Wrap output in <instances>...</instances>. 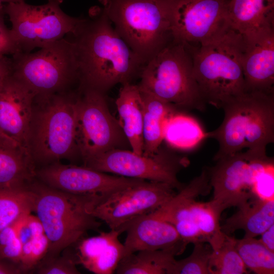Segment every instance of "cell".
Returning a JSON list of instances; mask_svg holds the SVG:
<instances>
[{
    "mask_svg": "<svg viewBox=\"0 0 274 274\" xmlns=\"http://www.w3.org/2000/svg\"><path fill=\"white\" fill-rule=\"evenodd\" d=\"M36 97L40 106L33 107L29 132L35 163L48 165L73 159L79 154L75 141L76 99L60 93Z\"/></svg>",
    "mask_w": 274,
    "mask_h": 274,
    "instance_id": "obj_8",
    "label": "cell"
},
{
    "mask_svg": "<svg viewBox=\"0 0 274 274\" xmlns=\"http://www.w3.org/2000/svg\"><path fill=\"white\" fill-rule=\"evenodd\" d=\"M4 5L0 4V55H13L20 50L4 21Z\"/></svg>",
    "mask_w": 274,
    "mask_h": 274,
    "instance_id": "obj_36",
    "label": "cell"
},
{
    "mask_svg": "<svg viewBox=\"0 0 274 274\" xmlns=\"http://www.w3.org/2000/svg\"><path fill=\"white\" fill-rule=\"evenodd\" d=\"M35 194L28 187L0 189V232L34 210Z\"/></svg>",
    "mask_w": 274,
    "mask_h": 274,
    "instance_id": "obj_28",
    "label": "cell"
},
{
    "mask_svg": "<svg viewBox=\"0 0 274 274\" xmlns=\"http://www.w3.org/2000/svg\"><path fill=\"white\" fill-rule=\"evenodd\" d=\"M104 93L85 88L83 94L76 99L75 141L84 163L107 151L130 146L109 111Z\"/></svg>",
    "mask_w": 274,
    "mask_h": 274,
    "instance_id": "obj_10",
    "label": "cell"
},
{
    "mask_svg": "<svg viewBox=\"0 0 274 274\" xmlns=\"http://www.w3.org/2000/svg\"><path fill=\"white\" fill-rule=\"evenodd\" d=\"M12 74L36 96L56 94L79 76L75 45L63 38L35 53L12 55Z\"/></svg>",
    "mask_w": 274,
    "mask_h": 274,
    "instance_id": "obj_9",
    "label": "cell"
},
{
    "mask_svg": "<svg viewBox=\"0 0 274 274\" xmlns=\"http://www.w3.org/2000/svg\"><path fill=\"white\" fill-rule=\"evenodd\" d=\"M47 3L32 6L24 2L4 6L5 14L12 23V36L20 52L28 53L74 34L83 19L74 18L63 12V0H47Z\"/></svg>",
    "mask_w": 274,
    "mask_h": 274,
    "instance_id": "obj_11",
    "label": "cell"
},
{
    "mask_svg": "<svg viewBox=\"0 0 274 274\" xmlns=\"http://www.w3.org/2000/svg\"><path fill=\"white\" fill-rule=\"evenodd\" d=\"M120 234L111 230L81 239L75 253L77 263L95 274L114 273L123 256L124 246L118 238Z\"/></svg>",
    "mask_w": 274,
    "mask_h": 274,
    "instance_id": "obj_19",
    "label": "cell"
},
{
    "mask_svg": "<svg viewBox=\"0 0 274 274\" xmlns=\"http://www.w3.org/2000/svg\"><path fill=\"white\" fill-rule=\"evenodd\" d=\"M175 189L166 183L146 181L104 197L92 214L121 233L135 220L168 201L177 194Z\"/></svg>",
    "mask_w": 274,
    "mask_h": 274,
    "instance_id": "obj_12",
    "label": "cell"
},
{
    "mask_svg": "<svg viewBox=\"0 0 274 274\" xmlns=\"http://www.w3.org/2000/svg\"><path fill=\"white\" fill-rule=\"evenodd\" d=\"M35 177L31 155L0 135V189L28 187Z\"/></svg>",
    "mask_w": 274,
    "mask_h": 274,
    "instance_id": "obj_20",
    "label": "cell"
},
{
    "mask_svg": "<svg viewBox=\"0 0 274 274\" xmlns=\"http://www.w3.org/2000/svg\"><path fill=\"white\" fill-rule=\"evenodd\" d=\"M125 231L123 257L142 250H171L180 255L187 246L175 227L153 212L135 220Z\"/></svg>",
    "mask_w": 274,
    "mask_h": 274,
    "instance_id": "obj_18",
    "label": "cell"
},
{
    "mask_svg": "<svg viewBox=\"0 0 274 274\" xmlns=\"http://www.w3.org/2000/svg\"><path fill=\"white\" fill-rule=\"evenodd\" d=\"M11 73V58L7 56L0 55V88Z\"/></svg>",
    "mask_w": 274,
    "mask_h": 274,
    "instance_id": "obj_37",
    "label": "cell"
},
{
    "mask_svg": "<svg viewBox=\"0 0 274 274\" xmlns=\"http://www.w3.org/2000/svg\"><path fill=\"white\" fill-rule=\"evenodd\" d=\"M30 187L35 194L33 211L49 241L44 258L58 256L83 238L88 231L100 226L92 211L102 196L70 193L41 182L33 181Z\"/></svg>",
    "mask_w": 274,
    "mask_h": 274,
    "instance_id": "obj_3",
    "label": "cell"
},
{
    "mask_svg": "<svg viewBox=\"0 0 274 274\" xmlns=\"http://www.w3.org/2000/svg\"><path fill=\"white\" fill-rule=\"evenodd\" d=\"M236 238L226 234L221 246L213 250L210 257V274L247 273V267L235 247Z\"/></svg>",
    "mask_w": 274,
    "mask_h": 274,
    "instance_id": "obj_30",
    "label": "cell"
},
{
    "mask_svg": "<svg viewBox=\"0 0 274 274\" xmlns=\"http://www.w3.org/2000/svg\"><path fill=\"white\" fill-rule=\"evenodd\" d=\"M230 27L241 35L274 26V0H227Z\"/></svg>",
    "mask_w": 274,
    "mask_h": 274,
    "instance_id": "obj_23",
    "label": "cell"
},
{
    "mask_svg": "<svg viewBox=\"0 0 274 274\" xmlns=\"http://www.w3.org/2000/svg\"><path fill=\"white\" fill-rule=\"evenodd\" d=\"M16 222L0 232V258L20 266L22 245L17 235Z\"/></svg>",
    "mask_w": 274,
    "mask_h": 274,
    "instance_id": "obj_34",
    "label": "cell"
},
{
    "mask_svg": "<svg viewBox=\"0 0 274 274\" xmlns=\"http://www.w3.org/2000/svg\"><path fill=\"white\" fill-rule=\"evenodd\" d=\"M40 182L52 188L75 194L106 197L146 180L110 175L85 166L54 162L36 170Z\"/></svg>",
    "mask_w": 274,
    "mask_h": 274,
    "instance_id": "obj_15",
    "label": "cell"
},
{
    "mask_svg": "<svg viewBox=\"0 0 274 274\" xmlns=\"http://www.w3.org/2000/svg\"><path fill=\"white\" fill-rule=\"evenodd\" d=\"M273 159L266 151L247 150L217 161L209 168L211 202L221 214L251 198L262 197L273 185Z\"/></svg>",
    "mask_w": 274,
    "mask_h": 274,
    "instance_id": "obj_7",
    "label": "cell"
},
{
    "mask_svg": "<svg viewBox=\"0 0 274 274\" xmlns=\"http://www.w3.org/2000/svg\"><path fill=\"white\" fill-rule=\"evenodd\" d=\"M221 125L208 132L219 144L216 161L243 149L266 151L274 142V93L245 91L225 105Z\"/></svg>",
    "mask_w": 274,
    "mask_h": 274,
    "instance_id": "obj_4",
    "label": "cell"
},
{
    "mask_svg": "<svg viewBox=\"0 0 274 274\" xmlns=\"http://www.w3.org/2000/svg\"><path fill=\"white\" fill-rule=\"evenodd\" d=\"M235 247L247 268L257 274L274 273V252L255 237L236 239Z\"/></svg>",
    "mask_w": 274,
    "mask_h": 274,
    "instance_id": "obj_29",
    "label": "cell"
},
{
    "mask_svg": "<svg viewBox=\"0 0 274 274\" xmlns=\"http://www.w3.org/2000/svg\"><path fill=\"white\" fill-rule=\"evenodd\" d=\"M115 30L145 65L173 40L168 0H99Z\"/></svg>",
    "mask_w": 274,
    "mask_h": 274,
    "instance_id": "obj_5",
    "label": "cell"
},
{
    "mask_svg": "<svg viewBox=\"0 0 274 274\" xmlns=\"http://www.w3.org/2000/svg\"><path fill=\"white\" fill-rule=\"evenodd\" d=\"M36 96L12 73L0 88V135L30 155L29 132Z\"/></svg>",
    "mask_w": 274,
    "mask_h": 274,
    "instance_id": "obj_16",
    "label": "cell"
},
{
    "mask_svg": "<svg viewBox=\"0 0 274 274\" xmlns=\"http://www.w3.org/2000/svg\"><path fill=\"white\" fill-rule=\"evenodd\" d=\"M140 93L143 104V154L151 156L159 150L165 123L178 108L146 92L140 90Z\"/></svg>",
    "mask_w": 274,
    "mask_h": 274,
    "instance_id": "obj_24",
    "label": "cell"
},
{
    "mask_svg": "<svg viewBox=\"0 0 274 274\" xmlns=\"http://www.w3.org/2000/svg\"><path fill=\"white\" fill-rule=\"evenodd\" d=\"M178 253L171 250H142L123 257L118 274H173Z\"/></svg>",
    "mask_w": 274,
    "mask_h": 274,
    "instance_id": "obj_25",
    "label": "cell"
},
{
    "mask_svg": "<svg viewBox=\"0 0 274 274\" xmlns=\"http://www.w3.org/2000/svg\"><path fill=\"white\" fill-rule=\"evenodd\" d=\"M197 190L189 191L185 201L190 220L201 232L205 242L209 243L213 250L219 248L224 241L226 234L220 224V215L211 201L200 202L196 198L201 195Z\"/></svg>",
    "mask_w": 274,
    "mask_h": 274,
    "instance_id": "obj_27",
    "label": "cell"
},
{
    "mask_svg": "<svg viewBox=\"0 0 274 274\" xmlns=\"http://www.w3.org/2000/svg\"><path fill=\"white\" fill-rule=\"evenodd\" d=\"M140 90L177 108L204 111L206 103L193 73L190 45L173 40L143 66Z\"/></svg>",
    "mask_w": 274,
    "mask_h": 274,
    "instance_id": "obj_6",
    "label": "cell"
},
{
    "mask_svg": "<svg viewBox=\"0 0 274 274\" xmlns=\"http://www.w3.org/2000/svg\"><path fill=\"white\" fill-rule=\"evenodd\" d=\"M78 264L75 253L44 258L36 266V273L39 274H79Z\"/></svg>",
    "mask_w": 274,
    "mask_h": 274,
    "instance_id": "obj_33",
    "label": "cell"
},
{
    "mask_svg": "<svg viewBox=\"0 0 274 274\" xmlns=\"http://www.w3.org/2000/svg\"><path fill=\"white\" fill-rule=\"evenodd\" d=\"M188 257L176 260L173 274H210L209 264L213 252L211 246L206 242H197Z\"/></svg>",
    "mask_w": 274,
    "mask_h": 274,
    "instance_id": "obj_31",
    "label": "cell"
},
{
    "mask_svg": "<svg viewBox=\"0 0 274 274\" xmlns=\"http://www.w3.org/2000/svg\"><path fill=\"white\" fill-rule=\"evenodd\" d=\"M49 247V241L45 233L22 245L20 266L23 272L34 269L46 256Z\"/></svg>",
    "mask_w": 274,
    "mask_h": 274,
    "instance_id": "obj_32",
    "label": "cell"
},
{
    "mask_svg": "<svg viewBox=\"0 0 274 274\" xmlns=\"http://www.w3.org/2000/svg\"><path fill=\"white\" fill-rule=\"evenodd\" d=\"M237 208L238 211L221 226L226 234L242 229L245 237H255L274 224V199L254 197Z\"/></svg>",
    "mask_w": 274,
    "mask_h": 274,
    "instance_id": "obj_22",
    "label": "cell"
},
{
    "mask_svg": "<svg viewBox=\"0 0 274 274\" xmlns=\"http://www.w3.org/2000/svg\"><path fill=\"white\" fill-rule=\"evenodd\" d=\"M116 104L118 122L130 145L131 150L143 153V104L138 85L126 83L122 85Z\"/></svg>",
    "mask_w": 274,
    "mask_h": 274,
    "instance_id": "obj_21",
    "label": "cell"
},
{
    "mask_svg": "<svg viewBox=\"0 0 274 274\" xmlns=\"http://www.w3.org/2000/svg\"><path fill=\"white\" fill-rule=\"evenodd\" d=\"M73 35L79 77L85 88L105 93L117 84L130 83L144 65L101 8L83 19Z\"/></svg>",
    "mask_w": 274,
    "mask_h": 274,
    "instance_id": "obj_1",
    "label": "cell"
},
{
    "mask_svg": "<svg viewBox=\"0 0 274 274\" xmlns=\"http://www.w3.org/2000/svg\"><path fill=\"white\" fill-rule=\"evenodd\" d=\"M188 163L186 158L160 149L151 156L116 149L88 160L84 165L127 178L166 183L180 191L184 186L178 181L177 174Z\"/></svg>",
    "mask_w": 274,
    "mask_h": 274,
    "instance_id": "obj_13",
    "label": "cell"
},
{
    "mask_svg": "<svg viewBox=\"0 0 274 274\" xmlns=\"http://www.w3.org/2000/svg\"><path fill=\"white\" fill-rule=\"evenodd\" d=\"M227 0H168L173 40L203 43L230 27Z\"/></svg>",
    "mask_w": 274,
    "mask_h": 274,
    "instance_id": "obj_14",
    "label": "cell"
},
{
    "mask_svg": "<svg viewBox=\"0 0 274 274\" xmlns=\"http://www.w3.org/2000/svg\"><path fill=\"white\" fill-rule=\"evenodd\" d=\"M207 138L208 132L195 118L178 111L170 115L165 123L163 141L173 148L191 151Z\"/></svg>",
    "mask_w": 274,
    "mask_h": 274,
    "instance_id": "obj_26",
    "label": "cell"
},
{
    "mask_svg": "<svg viewBox=\"0 0 274 274\" xmlns=\"http://www.w3.org/2000/svg\"><path fill=\"white\" fill-rule=\"evenodd\" d=\"M191 49L193 73L206 104L222 108L246 91L241 34L229 27Z\"/></svg>",
    "mask_w": 274,
    "mask_h": 274,
    "instance_id": "obj_2",
    "label": "cell"
},
{
    "mask_svg": "<svg viewBox=\"0 0 274 274\" xmlns=\"http://www.w3.org/2000/svg\"><path fill=\"white\" fill-rule=\"evenodd\" d=\"M16 232L22 245L35 240L45 233L40 220L31 213L17 221Z\"/></svg>",
    "mask_w": 274,
    "mask_h": 274,
    "instance_id": "obj_35",
    "label": "cell"
},
{
    "mask_svg": "<svg viewBox=\"0 0 274 274\" xmlns=\"http://www.w3.org/2000/svg\"><path fill=\"white\" fill-rule=\"evenodd\" d=\"M24 2V0H0V4H3L4 3H20Z\"/></svg>",
    "mask_w": 274,
    "mask_h": 274,
    "instance_id": "obj_40",
    "label": "cell"
},
{
    "mask_svg": "<svg viewBox=\"0 0 274 274\" xmlns=\"http://www.w3.org/2000/svg\"><path fill=\"white\" fill-rule=\"evenodd\" d=\"M22 273L23 272L18 265L0 258V274H19Z\"/></svg>",
    "mask_w": 274,
    "mask_h": 274,
    "instance_id": "obj_38",
    "label": "cell"
},
{
    "mask_svg": "<svg viewBox=\"0 0 274 274\" xmlns=\"http://www.w3.org/2000/svg\"><path fill=\"white\" fill-rule=\"evenodd\" d=\"M260 242L270 251L274 252V224L262 233Z\"/></svg>",
    "mask_w": 274,
    "mask_h": 274,
    "instance_id": "obj_39",
    "label": "cell"
},
{
    "mask_svg": "<svg viewBox=\"0 0 274 274\" xmlns=\"http://www.w3.org/2000/svg\"><path fill=\"white\" fill-rule=\"evenodd\" d=\"M241 35L246 91L274 93V26Z\"/></svg>",
    "mask_w": 274,
    "mask_h": 274,
    "instance_id": "obj_17",
    "label": "cell"
}]
</instances>
